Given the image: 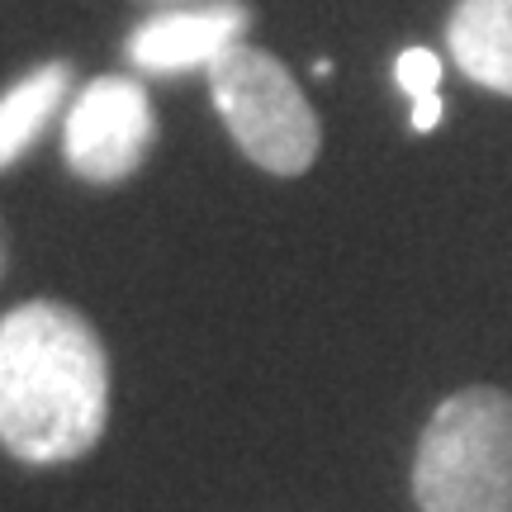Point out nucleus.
<instances>
[{
	"label": "nucleus",
	"mask_w": 512,
	"mask_h": 512,
	"mask_svg": "<svg viewBox=\"0 0 512 512\" xmlns=\"http://www.w3.org/2000/svg\"><path fill=\"white\" fill-rule=\"evenodd\" d=\"M110 422V356L62 299H29L0 318V446L24 465H67Z\"/></svg>",
	"instance_id": "obj_1"
},
{
	"label": "nucleus",
	"mask_w": 512,
	"mask_h": 512,
	"mask_svg": "<svg viewBox=\"0 0 512 512\" xmlns=\"http://www.w3.org/2000/svg\"><path fill=\"white\" fill-rule=\"evenodd\" d=\"M422 512H512V394L470 384L427 418L413 456Z\"/></svg>",
	"instance_id": "obj_2"
},
{
	"label": "nucleus",
	"mask_w": 512,
	"mask_h": 512,
	"mask_svg": "<svg viewBox=\"0 0 512 512\" xmlns=\"http://www.w3.org/2000/svg\"><path fill=\"white\" fill-rule=\"evenodd\" d=\"M209 95L247 162L271 176H299L313 166L323 143L318 114L285 72V62H275L266 48L238 43L228 57H219L209 67Z\"/></svg>",
	"instance_id": "obj_3"
},
{
	"label": "nucleus",
	"mask_w": 512,
	"mask_h": 512,
	"mask_svg": "<svg viewBox=\"0 0 512 512\" xmlns=\"http://www.w3.org/2000/svg\"><path fill=\"white\" fill-rule=\"evenodd\" d=\"M157 143V114L138 76H95L72 100L62 124V152L81 181H128Z\"/></svg>",
	"instance_id": "obj_4"
},
{
	"label": "nucleus",
	"mask_w": 512,
	"mask_h": 512,
	"mask_svg": "<svg viewBox=\"0 0 512 512\" xmlns=\"http://www.w3.org/2000/svg\"><path fill=\"white\" fill-rule=\"evenodd\" d=\"M252 10L242 0H204V5H171L162 15L143 19L128 34L124 53L138 72L152 76H181L209 72L219 57H228L238 43H247Z\"/></svg>",
	"instance_id": "obj_5"
},
{
	"label": "nucleus",
	"mask_w": 512,
	"mask_h": 512,
	"mask_svg": "<svg viewBox=\"0 0 512 512\" xmlns=\"http://www.w3.org/2000/svg\"><path fill=\"white\" fill-rule=\"evenodd\" d=\"M446 48L470 81L512 95V0H460L446 24Z\"/></svg>",
	"instance_id": "obj_6"
},
{
	"label": "nucleus",
	"mask_w": 512,
	"mask_h": 512,
	"mask_svg": "<svg viewBox=\"0 0 512 512\" xmlns=\"http://www.w3.org/2000/svg\"><path fill=\"white\" fill-rule=\"evenodd\" d=\"M67 91H72V67L67 62H43L0 95V171L34 152L43 128L53 124L57 110L67 105Z\"/></svg>",
	"instance_id": "obj_7"
},
{
	"label": "nucleus",
	"mask_w": 512,
	"mask_h": 512,
	"mask_svg": "<svg viewBox=\"0 0 512 512\" xmlns=\"http://www.w3.org/2000/svg\"><path fill=\"white\" fill-rule=\"evenodd\" d=\"M394 81L413 100V128L432 133L446 114V105H441V57L432 48H403L399 62H394Z\"/></svg>",
	"instance_id": "obj_8"
},
{
	"label": "nucleus",
	"mask_w": 512,
	"mask_h": 512,
	"mask_svg": "<svg viewBox=\"0 0 512 512\" xmlns=\"http://www.w3.org/2000/svg\"><path fill=\"white\" fill-rule=\"evenodd\" d=\"M0 275H5V233H0Z\"/></svg>",
	"instance_id": "obj_9"
},
{
	"label": "nucleus",
	"mask_w": 512,
	"mask_h": 512,
	"mask_svg": "<svg viewBox=\"0 0 512 512\" xmlns=\"http://www.w3.org/2000/svg\"><path fill=\"white\" fill-rule=\"evenodd\" d=\"M171 5H190V0H171Z\"/></svg>",
	"instance_id": "obj_10"
}]
</instances>
